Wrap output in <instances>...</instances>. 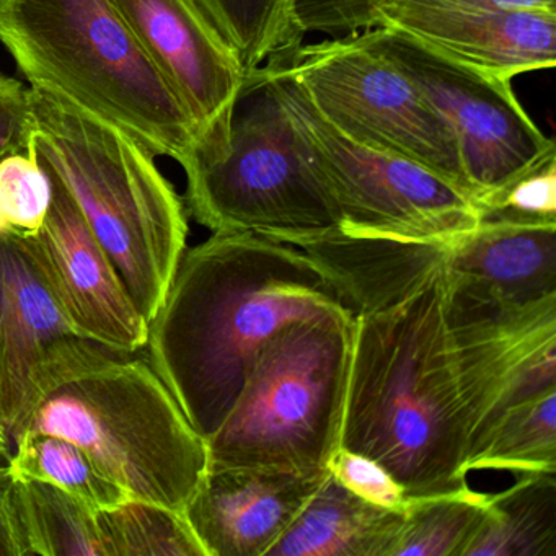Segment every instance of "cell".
Listing matches in <instances>:
<instances>
[{"instance_id": "cb8c5ba5", "label": "cell", "mask_w": 556, "mask_h": 556, "mask_svg": "<svg viewBox=\"0 0 556 556\" xmlns=\"http://www.w3.org/2000/svg\"><path fill=\"white\" fill-rule=\"evenodd\" d=\"M236 51L247 74L298 50L304 40L294 0H193Z\"/></svg>"}, {"instance_id": "f1b7e54d", "label": "cell", "mask_w": 556, "mask_h": 556, "mask_svg": "<svg viewBox=\"0 0 556 556\" xmlns=\"http://www.w3.org/2000/svg\"><path fill=\"white\" fill-rule=\"evenodd\" d=\"M374 0H294V18L302 35L344 37L369 30Z\"/></svg>"}, {"instance_id": "9a60e30c", "label": "cell", "mask_w": 556, "mask_h": 556, "mask_svg": "<svg viewBox=\"0 0 556 556\" xmlns=\"http://www.w3.org/2000/svg\"><path fill=\"white\" fill-rule=\"evenodd\" d=\"M445 291L490 307L519 308L556 298V217L486 211L448 243Z\"/></svg>"}, {"instance_id": "ba28073f", "label": "cell", "mask_w": 556, "mask_h": 556, "mask_svg": "<svg viewBox=\"0 0 556 556\" xmlns=\"http://www.w3.org/2000/svg\"><path fill=\"white\" fill-rule=\"evenodd\" d=\"M263 71L291 118L308 167L340 216L341 233L451 243L480 224V204L467 191L429 168L338 131L279 61H269Z\"/></svg>"}, {"instance_id": "ffe728a7", "label": "cell", "mask_w": 556, "mask_h": 556, "mask_svg": "<svg viewBox=\"0 0 556 556\" xmlns=\"http://www.w3.org/2000/svg\"><path fill=\"white\" fill-rule=\"evenodd\" d=\"M519 477L490 494L464 556H556V473Z\"/></svg>"}, {"instance_id": "d6a6232c", "label": "cell", "mask_w": 556, "mask_h": 556, "mask_svg": "<svg viewBox=\"0 0 556 556\" xmlns=\"http://www.w3.org/2000/svg\"><path fill=\"white\" fill-rule=\"evenodd\" d=\"M8 467H0V556L22 555L21 536L15 526L14 510H12L11 493H9Z\"/></svg>"}, {"instance_id": "836d02e7", "label": "cell", "mask_w": 556, "mask_h": 556, "mask_svg": "<svg viewBox=\"0 0 556 556\" xmlns=\"http://www.w3.org/2000/svg\"><path fill=\"white\" fill-rule=\"evenodd\" d=\"M9 444H11V438H9L4 426L0 425V458L9 457Z\"/></svg>"}, {"instance_id": "484cf974", "label": "cell", "mask_w": 556, "mask_h": 556, "mask_svg": "<svg viewBox=\"0 0 556 556\" xmlns=\"http://www.w3.org/2000/svg\"><path fill=\"white\" fill-rule=\"evenodd\" d=\"M106 556H207L185 514L131 501L100 513Z\"/></svg>"}, {"instance_id": "9c48e42d", "label": "cell", "mask_w": 556, "mask_h": 556, "mask_svg": "<svg viewBox=\"0 0 556 556\" xmlns=\"http://www.w3.org/2000/svg\"><path fill=\"white\" fill-rule=\"evenodd\" d=\"M273 61L338 131L429 168L470 194L451 126L364 31L301 45Z\"/></svg>"}, {"instance_id": "3957f363", "label": "cell", "mask_w": 556, "mask_h": 556, "mask_svg": "<svg viewBox=\"0 0 556 556\" xmlns=\"http://www.w3.org/2000/svg\"><path fill=\"white\" fill-rule=\"evenodd\" d=\"M24 434L76 442L132 501L180 514L210 467L206 439L149 359L79 337L38 367L12 441Z\"/></svg>"}, {"instance_id": "44dd1931", "label": "cell", "mask_w": 556, "mask_h": 556, "mask_svg": "<svg viewBox=\"0 0 556 556\" xmlns=\"http://www.w3.org/2000/svg\"><path fill=\"white\" fill-rule=\"evenodd\" d=\"M9 493L22 555L106 556L102 510L40 481L11 477Z\"/></svg>"}, {"instance_id": "4fadbf2b", "label": "cell", "mask_w": 556, "mask_h": 556, "mask_svg": "<svg viewBox=\"0 0 556 556\" xmlns=\"http://www.w3.org/2000/svg\"><path fill=\"white\" fill-rule=\"evenodd\" d=\"M40 165L51 185L50 210L38 233L22 237L64 320L83 340L116 353H141L148 320L60 178Z\"/></svg>"}, {"instance_id": "1f68e13d", "label": "cell", "mask_w": 556, "mask_h": 556, "mask_svg": "<svg viewBox=\"0 0 556 556\" xmlns=\"http://www.w3.org/2000/svg\"><path fill=\"white\" fill-rule=\"evenodd\" d=\"M377 4H418L435 8L467 9V11H517V9H543L556 12V0H374ZM370 21V14H369Z\"/></svg>"}, {"instance_id": "6da1fadb", "label": "cell", "mask_w": 556, "mask_h": 556, "mask_svg": "<svg viewBox=\"0 0 556 556\" xmlns=\"http://www.w3.org/2000/svg\"><path fill=\"white\" fill-rule=\"evenodd\" d=\"M348 311L320 266L298 247L217 232L185 250L146 350L204 439L223 425L260 351L295 321Z\"/></svg>"}, {"instance_id": "e0dca14e", "label": "cell", "mask_w": 556, "mask_h": 556, "mask_svg": "<svg viewBox=\"0 0 556 556\" xmlns=\"http://www.w3.org/2000/svg\"><path fill=\"white\" fill-rule=\"evenodd\" d=\"M76 337L64 320L24 237H0V425L17 431L40 364L61 340Z\"/></svg>"}, {"instance_id": "30bf717a", "label": "cell", "mask_w": 556, "mask_h": 556, "mask_svg": "<svg viewBox=\"0 0 556 556\" xmlns=\"http://www.w3.org/2000/svg\"><path fill=\"white\" fill-rule=\"evenodd\" d=\"M421 90L454 131L462 168L481 211L520 178L556 161L555 142L523 110L510 79L473 70L387 27L364 30Z\"/></svg>"}, {"instance_id": "5bb4252c", "label": "cell", "mask_w": 556, "mask_h": 556, "mask_svg": "<svg viewBox=\"0 0 556 556\" xmlns=\"http://www.w3.org/2000/svg\"><path fill=\"white\" fill-rule=\"evenodd\" d=\"M374 27L402 31L442 56L504 79L556 64L555 11L377 4L370 12Z\"/></svg>"}, {"instance_id": "277c9868", "label": "cell", "mask_w": 556, "mask_h": 556, "mask_svg": "<svg viewBox=\"0 0 556 556\" xmlns=\"http://www.w3.org/2000/svg\"><path fill=\"white\" fill-rule=\"evenodd\" d=\"M30 100L27 152L60 178L149 324L187 250L184 201L128 132L31 87Z\"/></svg>"}, {"instance_id": "d590c367", "label": "cell", "mask_w": 556, "mask_h": 556, "mask_svg": "<svg viewBox=\"0 0 556 556\" xmlns=\"http://www.w3.org/2000/svg\"><path fill=\"white\" fill-rule=\"evenodd\" d=\"M5 0H0V5L4 4Z\"/></svg>"}, {"instance_id": "4316f807", "label": "cell", "mask_w": 556, "mask_h": 556, "mask_svg": "<svg viewBox=\"0 0 556 556\" xmlns=\"http://www.w3.org/2000/svg\"><path fill=\"white\" fill-rule=\"evenodd\" d=\"M51 185L47 172L30 152L0 159V213L12 232L31 237L47 219Z\"/></svg>"}, {"instance_id": "52a82bcc", "label": "cell", "mask_w": 556, "mask_h": 556, "mask_svg": "<svg viewBox=\"0 0 556 556\" xmlns=\"http://www.w3.org/2000/svg\"><path fill=\"white\" fill-rule=\"evenodd\" d=\"M184 170L188 210L213 233H253L301 249L341 232L263 67L247 76L226 149Z\"/></svg>"}, {"instance_id": "83f0119b", "label": "cell", "mask_w": 556, "mask_h": 556, "mask_svg": "<svg viewBox=\"0 0 556 556\" xmlns=\"http://www.w3.org/2000/svg\"><path fill=\"white\" fill-rule=\"evenodd\" d=\"M331 477L367 503L403 510L406 494L399 481L379 462L357 452L338 448L328 465Z\"/></svg>"}, {"instance_id": "603a6c76", "label": "cell", "mask_w": 556, "mask_h": 556, "mask_svg": "<svg viewBox=\"0 0 556 556\" xmlns=\"http://www.w3.org/2000/svg\"><path fill=\"white\" fill-rule=\"evenodd\" d=\"M14 442L15 454L5 465L12 478L51 484L97 513L131 503L128 491L76 442L50 434H24Z\"/></svg>"}, {"instance_id": "7a4b0ae2", "label": "cell", "mask_w": 556, "mask_h": 556, "mask_svg": "<svg viewBox=\"0 0 556 556\" xmlns=\"http://www.w3.org/2000/svg\"><path fill=\"white\" fill-rule=\"evenodd\" d=\"M340 448L379 462L406 497L468 486L470 432L444 273L390 307L354 315Z\"/></svg>"}, {"instance_id": "d4e9b609", "label": "cell", "mask_w": 556, "mask_h": 556, "mask_svg": "<svg viewBox=\"0 0 556 556\" xmlns=\"http://www.w3.org/2000/svg\"><path fill=\"white\" fill-rule=\"evenodd\" d=\"M488 497L470 486L406 497L392 556H464L486 513Z\"/></svg>"}, {"instance_id": "f546056e", "label": "cell", "mask_w": 556, "mask_h": 556, "mask_svg": "<svg viewBox=\"0 0 556 556\" xmlns=\"http://www.w3.org/2000/svg\"><path fill=\"white\" fill-rule=\"evenodd\" d=\"M516 216L556 217V161L520 178L503 197L484 207Z\"/></svg>"}, {"instance_id": "7402d4cb", "label": "cell", "mask_w": 556, "mask_h": 556, "mask_svg": "<svg viewBox=\"0 0 556 556\" xmlns=\"http://www.w3.org/2000/svg\"><path fill=\"white\" fill-rule=\"evenodd\" d=\"M556 473V389L501 413L467 460V471Z\"/></svg>"}, {"instance_id": "8992f818", "label": "cell", "mask_w": 556, "mask_h": 556, "mask_svg": "<svg viewBox=\"0 0 556 556\" xmlns=\"http://www.w3.org/2000/svg\"><path fill=\"white\" fill-rule=\"evenodd\" d=\"M353 338L354 315L344 308L276 333L206 439L210 467L328 470L340 448Z\"/></svg>"}, {"instance_id": "4dcf8cb0", "label": "cell", "mask_w": 556, "mask_h": 556, "mask_svg": "<svg viewBox=\"0 0 556 556\" xmlns=\"http://www.w3.org/2000/svg\"><path fill=\"white\" fill-rule=\"evenodd\" d=\"M34 135L30 89L0 74V159L27 152Z\"/></svg>"}, {"instance_id": "e575fe53", "label": "cell", "mask_w": 556, "mask_h": 556, "mask_svg": "<svg viewBox=\"0 0 556 556\" xmlns=\"http://www.w3.org/2000/svg\"><path fill=\"white\" fill-rule=\"evenodd\" d=\"M11 232V226H9L8 220H5V217L2 216V213H0V237L8 236V233Z\"/></svg>"}, {"instance_id": "8fae6325", "label": "cell", "mask_w": 556, "mask_h": 556, "mask_svg": "<svg viewBox=\"0 0 556 556\" xmlns=\"http://www.w3.org/2000/svg\"><path fill=\"white\" fill-rule=\"evenodd\" d=\"M445 311L460 370L471 454L504 409L556 389V298L501 308L460 301L445 291Z\"/></svg>"}, {"instance_id": "d6986e66", "label": "cell", "mask_w": 556, "mask_h": 556, "mask_svg": "<svg viewBox=\"0 0 556 556\" xmlns=\"http://www.w3.org/2000/svg\"><path fill=\"white\" fill-rule=\"evenodd\" d=\"M403 510L361 500L328 470L266 556H392Z\"/></svg>"}, {"instance_id": "7c38bea8", "label": "cell", "mask_w": 556, "mask_h": 556, "mask_svg": "<svg viewBox=\"0 0 556 556\" xmlns=\"http://www.w3.org/2000/svg\"><path fill=\"white\" fill-rule=\"evenodd\" d=\"M112 2L190 116L194 157L220 154L249 76L236 51L193 0Z\"/></svg>"}, {"instance_id": "5b68a950", "label": "cell", "mask_w": 556, "mask_h": 556, "mask_svg": "<svg viewBox=\"0 0 556 556\" xmlns=\"http://www.w3.org/2000/svg\"><path fill=\"white\" fill-rule=\"evenodd\" d=\"M0 43L30 87L123 129L181 168L197 132L112 0H5Z\"/></svg>"}, {"instance_id": "ac0fdd59", "label": "cell", "mask_w": 556, "mask_h": 556, "mask_svg": "<svg viewBox=\"0 0 556 556\" xmlns=\"http://www.w3.org/2000/svg\"><path fill=\"white\" fill-rule=\"evenodd\" d=\"M448 243L361 239L334 233L301 247L353 315L382 311L444 273Z\"/></svg>"}, {"instance_id": "2e32d148", "label": "cell", "mask_w": 556, "mask_h": 556, "mask_svg": "<svg viewBox=\"0 0 556 556\" xmlns=\"http://www.w3.org/2000/svg\"><path fill=\"white\" fill-rule=\"evenodd\" d=\"M327 475L207 467L185 517L207 556H266Z\"/></svg>"}]
</instances>
